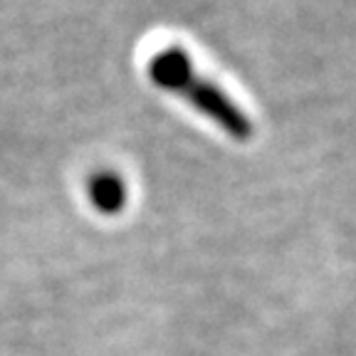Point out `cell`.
I'll list each match as a JSON object with an SVG mask.
<instances>
[{"label":"cell","mask_w":356,"mask_h":356,"mask_svg":"<svg viewBox=\"0 0 356 356\" xmlns=\"http://www.w3.org/2000/svg\"><path fill=\"white\" fill-rule=\"evenodd\" d=\"M178 92H184L191 104H195L203 114H208L213 122L220 124L233 139H238V141L250 139V134H252L250 119L245 117L243 111L228 99V95H222L220 89L213 87L211 82H206V79H200V77H191Z\"/></svg>","instance_id":"1"},{"label":"cell","mask_w":356,"mask_h":356,"mask_svg":"<svg viewBox=\"0 0 356 356\" xmlns=\"http://www.w3.org/2000/svg\"><path fill=\"white\" fill-rule=\"evenodd\" d=\"M149 70H151L154 82L163 89H171V92H178V89L193 77L191 60L181 47H168V50L159 52V55L151 60Z\"/></svg>","instance_id":"3"},{"label":"cell","mask_w":356,"mask_h":356,"mask_svg":"<svg viewBox=\"0 0 356 356\" xmlns=\"http://www.w3.org/2000/svg\"><path fill=\"white\" fill-rule=\"evenodd\" d=\"M87 195H89V203L99 213H104V216H114V213L124 211L129 198L124 178L114 171L92 173V178H89L87 184Z\"/></svg>","instance_id":"2"}]
</instances>
